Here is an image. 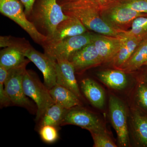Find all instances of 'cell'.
I'll return each instance as SVG.
<instances>
[{
  "label": "cell",
  "mask_w": 147,
  "mask_h": 147,
  "mask_svg": "<svg viewBox=\"0 0 147 147\" xmlns=\"http://www.w3.org/2000/svg\"><path fill=\"white\" fill-rule=\"evenodd\" d=\"M57 84L65 87L80 98L82 96L75 76V69L67 60L56 61Z\"/></svg>",
  "instance_id": "13"
},
{
  "label": "cell",
  "mask_w": 147,
  "mask_h": 147,
  "mask_svg": "<svg viewBox=\"0 0 147 147\" xmlns=\"http://www.w3.org/2000/svg\"><path fill=\"white\" fill-rule=\"evenodd\" d=\"M124 35L136 37L143 40L147 37V16L136 18L131 24V29L125 31Z\"/></svg>",
  "instance_id": "23"
},
{
  "label": "cell",
  "mask_w": 147,
  "mask_h": 147,
  "mask_svg": "<svg viewBox=\"0 0 147 147\" xmlns=\"http://www.w3.org/2000/svg\"><path fill=\"white\" fill-rule=\"evenodd\" d=\"M28 64L9 69L5 88L12 103L28 109L33 108L32 102L24 92L23 79Z\"/></svg>",
  "instance_id": "6"
},
{
  "label": "cell",
  "mask_w": 147,
  "mask_h": 147,
  "mask_svg": "<svg viewBox=\"0 0 147 147\" xmlns=\"http://www.w3.org/2000/svg\"><path fill=\"white\" fill-rule=\"evenodd\" d=\"M26 57L33 63L42 72L44 84L50 89L57 84L56 61L53 60L46 54L37 51L31 45L24 50Z\"/></svg>",
  "instance_id": "9"
},
{
  "label": "cell",
  "mask_w": 147,
  "mask_h": 147,
  "mask_svg": "<svg viewBox=\"0 0 147 147\" xmlns=\"http://www.w3.org/2000/svg\"><path fill=\"white\" fill-rule=\"evenodd\" d=\"M144 66H147V61L144 64Z\"/></svg>",
  "instance_id": "35"
},
{
  "label": "cell",
  "mask_w": 147,
  "mask_h": 147,
  "mask_svg": "<svg viewBox=\"0 0 147 147\" xmlns=\"http://www.w3.org/2000/svg\"><path fill=\"white\" fill-rule=\"evenodd\" d=\"M76 0H57L58 2L60 5L64 3L70 2L74 1Z\"/></svg>",
  "instance_id": "33"
},
{
  "label": "cell",
  "mask_w": 147,
  "mask_h": 147,
  "mask_svg": "<svg viewBox=\"0 0 147 147\" xmlns=\"http://www.w3.org/2000/svg\"><path fill=\"white\" fill-rule=\"evenodd\" d=\"M64 12L79 19L87 29L98 34L122 37L125 30L115 28L102 18L98 9L78 1L61 5Z\"/></svg>",
  "instance_id": "1"
},
{
  "label": "cell",
  "mask_w": 147,
  "mask_h": 147,
  "mask_svg": "<svg viewBox=\"0 0 147 147\" xmlns=\"http://www.w3.org/2000/svg\"><path fill=\"white\" fill-rule=\"evenodd\" d=\"M30 45L25 40L19 39L11 36H1L0 37L1 47H14L24 48Z\"/></svg>",
  "instance_id": "26"
},
{
  "label": "cell",
  "mask_w": 147,
  "mask_h": 147,
  "mask_svg": "<svg viewBox=\"0 0 147 147\" xmlns=\"http://www.w3.org/2000/svg\"><path fill=\"white\" fill-rule=\"evenodd\" d=\"M39 134L41 139L47 144H53L59 139V132L57 127L52 125L40 127Z\"/></svg>",
  "instance_id": "25"
},
{
  "label": "cell",
  "mask_w": 147,
  "mask_h": 147,
  "mask_svg": "<svg viewBox=\"0 0 147 147\" xmlns=\"http://www.w3.org/2000/svg\"><path fill=\"white\" fill-rule=\"evenodd\" d=\"M147 61V37L142 40L128 60L120 68L130 72L139 69Z\"/></svg>",
  "instance_id": "20"
},
{
  "label": "cell",
  "mask_w": 147,
  "mask_h": 147,
  "mask_svg": "<svg viewBox=\"0 0 147 147\" xmlns=\"http://www.w3.org/2000/svg\"><path fill=\"white\" fill-rule=\"evenodd\" d=\"M22 4L19 0H0V12L19 25L34 41L42 46L47 37L38 30L34 24L27 19Z\"/></svg>",
  "instance_id": "4"
},
{
  "label": "cell",
  "mask_w": 147,
  "mask_h": 147,
  "mask_svg": "<svg viewBox=\"0 0 147 147\" xmlns=\"http://www.w3.org/2000/svg\"><path fill=\"white\" fill-rule=\"evenodd\" d=\"M9 69L0 66V83H5L8 76Z\"/></svg>",
  "instance_id": "32"
},
{
  "label": "cell",
  "mask_w": 147,
  "mask_h": 147,
  "mask_svg": "<svg viewBox=\"0 0 147 147\" xmlns=\"http://www.w3.org/2000/svg\"><path fill=\"white\" fill-rule=\"evenodd\" d=\"M137 96L139 105L147 113V83L143 82L139 84L137 88Z\"/></svg>",
  "instance_id": "28"
},
{
  "label": "cell",
  "mask_w": 147,
  "mask_h": 147,
  "mask_svg": "<svg viewBox=\"0 0 147 147\" xmlns=\"http://www.w3.org/2000/svg\"><path fill=\"white\" fill-rule=\"evenodd\" d=\"M119 3L137 12L147 13V0H122Z\"/></svg>",
  "instance_id": "27"
},
{
  "label": "cell",
  "mask_w": 147,
  "mask_h": 147,
  "mask_svg": "<svg viewBox=\"0 0 147 147\" xmlns=\"http://www.w3.org/2000/svg\"><path fill=\"white\" fill-rule=\"evenodd\" d=\"M97 76L101 82L114 89H122L127 84L126 74L121 70H105L98 73Z\"/></svg>",
  "instance_id": "19"
},
{
  "label": "cell",
  "mask_w": 147,
  "mask_h": 147,
  "mask_svg": "<svg viewBox=\"0 0 147 147\" xmlns=\"http://www.w3.org/2000/svg\"><path fill=\"white\" fill-rule=\"evenodd\" d=\"M123 36L115 37L94 34L92 42L102 62L112 61L115 57L120 48Z\"/></svg>",
  "instance_id": "12"
},
{
  "label": "cell",
  "mask_w": 147,
  "mask_h": 147,
  "mask_svg": "<svg viewBox=\"0 0 147 147\" xmlns=\"http://www.w3.org/2000/svg\"><path fill=\"white\" fill-rule=\"evenodd\" d=\"M76 125L90 132L105 129L101 121L94 114L77 106L67 110L61 125Z\"/></svg>",
  "instance_id": "10"
},
{
  "label": "cell",
  "mask_w": 147,
  "mask_h": 147,
  "mask_svg": "<svg viewBox=\"0 0 147 147\" xmlns=\"http://www.w3.org/2000/svg\"><path fill=\"white\" fill-rule=\"evenodd\" d=\"M67 110L55 103L47 109L40 121V126L50 125L57 127L61 125Z\"/></svg>",
  "instance_id": "21"
},
{
  "label": "cell",
  "mask_w": 147,
  "mask_h": 147,
  "mask_svg": "<svg viewBox=\"0 0 147 147\" xmlns=\"http://www.w3.org/2000/svg\"><path fill=\"white\" fill-rule=\"evenodd\" d=\"M87 29L79 19L69 16L59 24L53 36L47 39L42 47L54 45L70 37L83 34L86 32Z\"/></svg>",
  "instance_id": "11"
},
{
  "label": "cell",
  "mask_w": 147,
  "mask_h": 147,
  "mask_svg": "<svg viewBox=\"0 0 147 147\" xmlns=\"http://www.w3.org/2000/svg\"><path fill=\"white\" fill-rule=\"evenodd\" d=\"M4 83H0V103L1 106H7L11 100L5 88Z\"/></svg>",
  "instance_id": "30"
},
{
  "label": "cell",
  "mask_w": 147,
  "mask_h": 147,
  "mask_svg": "<svg viewBox=\"0 0 147 147\" xmlns=\"http://www.w3.org/2000/svg\"><path fill=\"white\" fill-rule=\"evenodd\" d=\"M81 89L87 99L95 108L101 109L105 104V95L102 88L92 79L86 78L82 80Z\"/></svg>",
  "instance_id": "17"
},
{
  "label": "cell",
  "mask_w": 147,
  "mask_h": 147,
  "mask_svg": "<svg viewBox=\"0 0 147 147\" xmlns=\"http://www.w3.org/2000/svg\"><path fill=\"white\" fill-rule=\"evenodd\" d=\"M25 7V13L27 16L32 13L34 3L36 0H19Z\"/></svg>",
  "instance_id": "31"
},
{
  "label": "cell",
  "mask_w": 147,
  "mask_h": 147,
  "mask_svg": "<svg viewBox=\"0 0 147 147\" xmlns=\"http://www.w3.org/2000/svg\"><path fill=\"white\" fill-rule=\"evenodd\" d=\"M102 18L111 26L123 30V27L132 24L136 19L142 16H147V13L137 12L128 8L119 2H115L100 10Z\"/></svg>",
  "instance_id": "7"
},
{
  "label": "cell",
  "mask_w": 147,
  "mask_h": 147,
  "mask_svg": "<svg viewBox=\"0 0 147 147\" xmlns=\"http://www.w3.org/2000/svg\"><path fill=\"white\" fill-rule=\"evenodd\" d=\"M133 121L137 140L143 146L147 147V114L135 111Z\"/></svg>",
  "instance_id": "22"
},
{
  "label": "cell",
  "mask_w": 147,
  "mask_h": 147,
  "mask_svg": "<svg viewBox=\"0 0 147 147\" xmlns=\"http://www.w3.org/2000/svg\"><path fill=\"white\" fill-rule=\"evenodd\" d=\"M50 92L55 104L67 110L81 105L80 98L65 87L56 84L50 89Z\"/></svg>",
  "instance_id": "16"
},
{
  "label": "cell",
  "mask_w": 147,
  "mask_h": 147,
  "mask_svg": "<svg viewBox=\"0 0 147 147\" xmlns=\"http://www.w3.org/2000/svg\"><path fill=\"white\" fill-rule=\"evenodd\" d=\"M24 92L36 105L35 120L40 121L46 111L55 104L50 90L42 84L37 76L30 70H26L23 79Z\"/></svg>",
  "instance_id": "3"
},
{
  "label": "cell",
  "mask_w": 147,
  "mask_h": 147,
  "mask_svg": "<svg viewBox=\"0 0 147 147\" xmlns=\"http://www.w3.org/2000/svg\"><path fill=\"white\" fill-rule=\"evenodd\" d=\"M110 120L117 132L121 146H127L129 143L127 116L125 106L118 98L110 96L109 101Z\"/></svg>",
  "instance_id": "8"
},
{
  "label": "cell",
  "mask_w": 147,
  "mask_h": 147,
  "mask_svg": "<svg viewBox=\"0 0 147 147\" xmlns=\"http://www.w3.org/2000/svg\"><path fill=\"white\" fill-rule=\"evenodd\" d=\"M94 34L86 32L66 38L54 45L43 47L44 53L56 61L59 60H69L74 53L92 42Z\"/></svg>",
  "instance_id": "5"
},
{
  "label": "cell",
  "mask_w": 147,
  "mask_h": 147,
  "mask_svg": "<svg viewBox=\"0 0 147 147\" xmlns=\"http://www.w3.org/2000/svg\"><path fill=\"white\" fill-rule=\"evenodd\" d=\"M94 141V147H116L107 133L106 129L90 132Z\"/></svg>",
  "instance_id": "24"
},
{
  "label": "cell",
  "mask_w": 147,
  "mask_h": 147,
  "mask_svg": "<svg viewBox=\"0 0 147 147\" xmlns=\"http://www.w3.org/2000/svg\"><path fill=\"white\" fill-rule=\"evenodd\" d=\"M144 82L147 83V73H146L144 76Z\"/></svg>",
  "instance_id": "34"
},
{
  "label": "cell",
  "mask_w": 147,
  "mask_h": 147,
  "mask_svg": "<svg viewBox=\"0 0 147 147\" xmlns=\"http://www.w3.org/2000/svg\"><path fill=\"white\" fill-rule=\"evenodd\" d=\"M142 40L136 37L124 35L120 48L112 61L114 65L121 68L130 58Z\"/></svg>",
  "instance_id": "18"
},
{
  "label": "cell",
  "mask_w": 147,
  "mask_h": 147,
  "mask_svg": "<svg viewBox=\"0 0 147 147\" xmlns=\"http://www.w3.org/2000/svg\"><path fill=\"white\" fill-rule=\"evenodd\" d=\"M69 61L73 65L75 71L84 70L102 63L93 42L74 53Z\"/></svg>",
  "instance_id": "14"
},
{
  "label": "cell",
  "mask_w": 147,
  "mask_h": 147,
  "mask_svg": "<svg viewBox=\"0 0 147 147\" xmlns=\"http://www.w3.org/2000/svg\"><path fill=\"white\" fill-rule=\"evenodd\" d=\"M28 46L24 48L7 47L1 50L0 66L10 69L28 63L30 61L29 59H26L24 54V50Z\"/></svg>",
  "instance_id": "15"
},
{
  "label": "cell",
  "mask_w": 147,
  "mask_h": 147,
  "mask_svg": "<svg viewBox=\"0 0 147 147\" xmlns=\"http://www.w3.org/2000/svg\"><path fill=\"white\" fill-rule=\"evenodd\" d=\"M32 13L36 22L44 30L47 39L53 36L59 24L69 17L57 0H38Z\"/></svg>",
  "instance_id": "2"
},
{
  "label": "cell",
  "mask_w": 147,
  "mask_h": 147,
  "mask_svg": "<svg viewBox=\"0 0 147 147\" xmlns=\"http://www.w3.org/2000/svg\"><path fill=\"white\" fill-rule=\"evenodd\" d=\"M85 3L101 10L116 2L117 0H76Z\"/></svg>",
  "instance_id": "29"
}]
</instances>
